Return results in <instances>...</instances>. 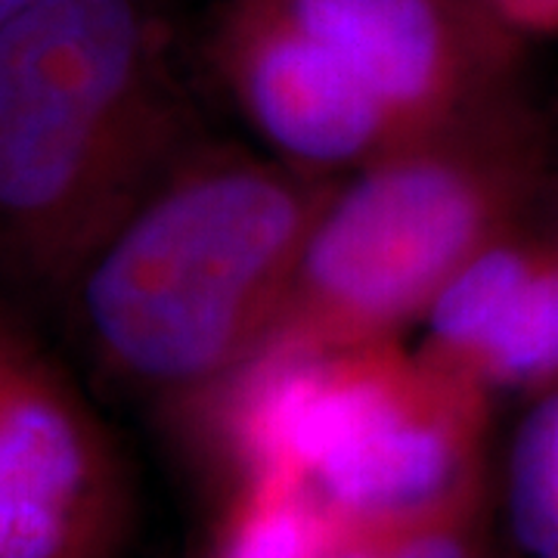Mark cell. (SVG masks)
Instances as JSON below:
<instances>
[{
	"instance_id": "cell-12",
	"label": "cell",
	"mask_w": 558,
	"mask_h": 558,
	"mask_svg": "<svg viewBox=\"0 0 558 558\" xmlns=\"http://www.w3.org/2000/svg\"><path fill=\"white\" fill-rule=\"evenodd\" d=\"M32 3H38V0H0V25L20 16L22 10H28Z\"/></svg>"
},
{
	"instance_id": "cell-8",
	"label": "cell",
	"mask_w": 558,
	"mask_h": 558,
	"mask_svg": "<svg viewBox=\"0 0 558 558\" xmlns=\"http://www.w3.org/2000/svg\"><path fill=\"white\" fill-rule=\"evenodd\" d=\"M336 512L304 478L267 475L227 490L211 558H323Z\"/></svg>"
},
{
	"instance_id": "cell-6",
	"label": "cell",
	"mask_w": 558,
	"mask_h": 558,
	"mask_svg": "<svg viewBox=\"0 0 558 558\" xmlns=\"http://www.w3.org/2000/svg\"><path fill=\"white\" fill-rule=\"evenodd\" d=\"M215 62L248 124L292 168H363L407 143L357 72L279 0H233L215 35Z\"/></svg>"
},
{
	"instance_id": "cell-10",
	"label": "cell",
	"mask_w": 558,
	"mask_h": 558,
	"mask_svg": "<svg viewBox=\"0 0 558 558\" xmlns=\"http://www.w3.org/2000/svg\"><path fill=\"white\" fill-rule=\"evenodd\" d=\"M512 534L527 558H558V388L521 418L506 475Z\"/></svg>"
},
{
	"instance_id": "cell-4",
	"label": "cell",
	"mask_w": 558,
	"mask_h": 558,
	"mask_svg": "<svg viewBox=\"0 0 558 558\" xmlns=\"http://www.w3.org/2000/svg\"><path fill=\"white\" fill-rule=\"evenodd\" d=\"M119 440L32 323L0 299V558H128Z\"/></svg>"
},
{
	"instance_id": "cell-11",
	"label": "cell",
	"mask_w": 558,
	"mask_h": 558,
	"mask_svg": "<svg viewBox=\"0 0 558 558\" xmlns=\"http://www.w3.org/2000/svg\"><path fill=\"white\" fill-rule=\"evenodd\" d=\"M515 35H556L558 0H478Z\"/></svg>"
},
{
	"instance_id": "cell-1",
	"label": "cell",
	"mask_w": 558,
	"mask_h": 558,
	"mask_svg": "<svg viewBox=\"0 0 558 558\" xmlns=\"http://www.w3.org/2000/svg\"><path fill=\"white\" fill-rule=\"evenodd\" d=\"M153 0H38L0 25V274L62 299L190 149Z\"/></svg>"
},
{
	"instance_id": "cell-13",
	"label": "cell",
	"mask_w": 558,
	"mask_h": 558,
	"mask_svg": "<svg viewBox=\"0 0 558 558\" xmlns=\"http://www.w3.org/2000/svg\"><path fill=\"white\" fill-rule=\"evenodd\" d=\"M556 240H558V230H556Z\"/></svg>"
},
{
	"instance_id": "cell-3",
	"label": "cell",
	"mask_w": 558,
	"mask_h": 558,
	"mask_svg": "<svg viewBox=\"0 0 558 558\" xmlns=\"http://www.w3.org/2000/svg\"><path fill=\"white\" fill-rule=\"evenodd\" d=\"M543 161L546 137L512 90L366 161L319 205L270 341L391 339L459 267L519 230Z\"/></svg>"
},
{
	"instance_id": "cell-9",
	"label": "cell",
	"mask_w": 558,
	"mask_h": 558,
	"mask_svg": "<svg viewBox=\"0 0 558 558\" xmlns=\"http://www.w3.org/2000/svg\"><path fill=\"white\" fill-rule=\"evenodd\" d=\"M487 475L428 509L373 521H339L323 558H487Z\"/></svg>"
},
{
	"instance_id": "cell-2",
	"label": "cell",
	"mask_w": 558,
	"mask_h": 558,
	"mask_svg": "<svg viewBox=\"0 0 558 558\" xmlns=\"http://www.w3.org/2000/svg\"><path fill=\"white\" fill-rule=\"evenodd\" d=\"M329 190L311 171L190 146L69 282L94 360L161 410L270 341Z\"/></svg>"
},
{
	"instance_id": "cell-7",
	"label": "cell",
	"mask_w": 558,
	"mask_h": 558,
	"mask_svg": "<svg viewBox=\"0 0 558 558\" xmlns=\"http://www.w3.org/2000/svg\"><path fill=\"white\" fill-rule=\"evenodd\" d=\"M432 357L494 388L558 381V240L521 230L459 267L428 304Z\"/></svg>"
},
{
	"instance_id": "cell-5",
	"label": "cell",
	"mask_w": 558,
	"mask_h": 558,
	"mask_svg": "<svg viewBox=\"0 0 558 558\" xmlns=\"http://www.w3.org/2000/svg\"><path fill=\"white\" fill-rule=\"evenodd\" d=\"M398 121L425 137L509 94L515 32L478 0H279Z\"/></svg>"
}]
</instances>
